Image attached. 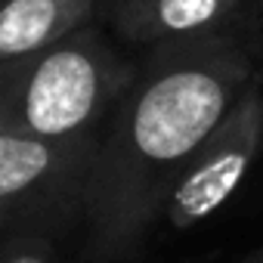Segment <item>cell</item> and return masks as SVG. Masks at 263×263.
<instances>
[{
    "label": "cell",
    "instance_id": "obj_8",
    "mask_svg": "<svg viewBox=\"0 0 263 263\" xmlns=\"http://www.w3.org/2000/svg\"><path fill=\"white\" fill-rule=\"evenodd\" d=\"M238 263H263V248H257V251H251L248 257H241Z\"/></svg>",
    "mask_w": 263,
    "mask_h": 263
},
{
    "label": "cell",
    "instance_id": "obj_2",
    "mask_svg": "<svg viewBox=\"0 0 263 263\" xmlns=\"http://www.w3.org/2000/svg\"><path fill=\"white\" fill-rule=\"evenodd\" d=\"M137 71L140 59L90 25L28 62L0 68V130L56 143L102 137Z\"/></svg>",
    "mask_w": 263,
    "mask_h": 263
},
{
    "label": "cell",
    "instance_id": "obj_6",
    "mask_svg": "<svg viewBox=\"0 0 263 263\" xmlns=\"http://www.w3.org/2000/svg\"><path fill=\"white\" fill-rule=\"evenodd\" d=\"M102 0H4L0 68L28 62L71 34L99 25Z\"/></svg>",
    "mask_w": 263,
    "mask_h": 263
},
{
    "label": "cell",
    "instance_id": "obj_10",
    "mask_svg": "<svg viewBox=\"0 0 263 263\" xmlns=\"http://www.w3.org/2000/svg\"><path fill=\"white\" fill-rule=\"evenodd\" d=\"M260 4H263V0H257V7H260Z\"/></svg>",
    "mask_w": 263,
    "mask_h": 263
},
{
    "label": "cell",
    "instance_id": "obj_4",
    "mask_svg": "<svg viewBox=\"0 0 263 263\" xmlns=\"http://www.w3.org/2000/svg\"><path fill=\"white\" fill-rule=\"evenodd\" d=\"M263 155V68L251 78L226 118L211 130L195 158L174 183L161 223L171 232H189L223 211L245 186Z\"/></svg>",
    "mask_w": 263,
    "mask_h": 263
},
{
    "label": "cell",
    "instance_id": "obj_9",
    "mask_svg": "<svg viewBox=\"0 0 263 263\" xmlns=\"http://www.w3.org/2000/svg\"><path fill=\"white\" fill-rule=\"evenodd\" d=\"M257 19H263V4H260V7H257Z\"/></svg>",
    "mask_w": 263,
    "mask_h": 263
},
{
    "label": "cell",
    "instance_id": "obj_7",
    "mask_svg": "<svg viewBox=\"0 0 263 263\" xmlns=\"http://www.w3.org/2000/svg\"><path fill=\"white\" fill-rule=\"evenodd\" d=\"M0 254L4 263H59V245L31 235L0 238Z\"/></svg>",
    "mask_w": 263,
    "mask_h": 263
},
{
    "label": "cell",
    "instance_id": "obj_3",
    "mask_svg": "<svg viewBox=\"0 0 263 263\" xmlns=\"http://www.w3.org/2000/svg\"><path fill=\"white\" fill-rule=\"evenodd\" d=\"M99 143L102 137L56 143L0 130V238L62 245L84 235Z\"/></svg>",
    "mask_w": 263,
    "mask_h": 263
},
{
    "label": "cell",
    "instance_id": "obj_5",
    "mask_svg": "<svg viewBox=\"0 0 263 263\" xmlns=\"http://www.w3.org/2000/svg\"><path fill=\"white\" fill-rule=\"evenodd\" d=\"M102 19L118 41L155 50L241 28L257 19V0H102Z\"/></svg>",
    "mask_w": 263,
    "mask_h": 263
},
{
    "label": "cell",
    "instance_id": "obj_1",
    "mask_svg": "<svg viewBox=\"0 0 263 263\" xmlns=\"http://www.w3.org/2000/svg\"><path fill=\"white\" fill-rule=\"evenodd\" d=\"M254 25L146 50L102 130L81 235L90 263H127L143 251L174 183L263 68Z\"/></svg>",
    "mask_w": 263,
    "mask_h": 263
}]
</instances>
